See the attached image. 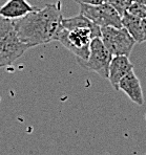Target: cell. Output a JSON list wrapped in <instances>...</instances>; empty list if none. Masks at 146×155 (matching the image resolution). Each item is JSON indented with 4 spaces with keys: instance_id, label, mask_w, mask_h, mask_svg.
I'll return each instance as SVG.
<instances>
[{
    "instance_id": "cell-12",
    "label": "cell",
    "mask_w": 146,
    "mask_h": 155,
    "mask_svg": "<svg viewBox=\"0 0 146 155\" xmlns=\"http://www.w3.org/2000/svg\"><path fill=\"white\" fill-rule=\"evenodd\" d=\"M105 2H107L108 4H110L116 11L121 15L122 17L125 13L128 11L129 6L133 3V0H105Z\"/></svg>"
},
{
    "instance_id": "cell-13",
    "label": "cell",
    "mask_w": 146,
    "mask_h": 155,
    "mask_svg": "<svg viewBox=\"0 0 146 155\" xmlns=\"http://www.w3.org/2000/svg\"><path fill=\"white\" fill-rule=\"evenodd\" d=\"M131 14L137 16L140 19H145L146 18V5H143V4L137 3V2H133L131 5L129 6L128 11Z\"/></svg>"
},
{
    "instance_id": "cell-10",
    "label": "cell",
    "mask_w": 146,
    "mask_h": 155,
    "mask_svg": "<svg viewBox=\"0 0 146 155\" xmlns=\"http://www.w3.org/2000/svg\"><path fill=\"white\" fill-rule=\"evenodd\" d=\"M122 26L126 29L136 43L144 42V34H143L142 19L138 18L129 12H126L122 16Z\"/></svg>"
},
{
    "instance_id": "cell-9",
    "label": "cell",
    "mask_w": 146,
    "mask_h": 155,
    "mask_svg": "<svg viewBox=\"0 0 146 155\" xmlns=\"http://www.w3.org/2000/svg\"><path fill=\"white\" fill-rule=\"evenodd\" d=\"M35 10L36 8L32 6L26 0H8L6 3L0 8V16L6 19L16 20Z\"/></svg>"
},
{
    "instance_id": "cell-7",
    "label": "cell",
    "mask_w": 146,
    "mask_h": 155,
    "mask_svg": "<svg viewBox=\"0 0 146 155\" xmlns=\"http://www.w3.org/2000/svg\"><path fill=\"white\" fill-rule=\"evenodd\" d=\"M134 70V64L129 61V57L113 56L108 68V81L116 90H119L120 81L127 74Z\"/></svg>"
},
{
    "instance_id": "cell-6",
    "label": "cell",
    "mask_w": 146,
    "mask_h": 155,
    "mask_svg": "<svg viewBox=\"0 0 146 155\" xmlns=\"http://www.w3.org/2000/svg\"><path fill=\"white\" fill-rule=\"evenodd\" d=\"M80 14L100 27H122V17L110 4L104 1L100 4H79Z\"/></svg>"
},
{
    "instance_id": "cell-14",
    "label": "cell",
    "mask_w": 146,
    "mask_h": 155,
    "mask_svg": "<svg viewBox=\"0 0 146 155\" xmlns=\"http://www.w3.org/2000/svg\"><path fill=\"white\" fill-rule=\"evenodd\" d=\"M79 4H100L103 3L105 0H74Z\"/></svg>"
},
{
    "instance_id": "cell-11",
    "label": "cell",
    "mask_w": 146,
    "mask_h": 155,
    "mask_svg": "<svg viewBox=\"0 0 146 155\" xmlns=\"http://www.w3.org/2000/svg\"><path fill=\"white\" fill-rule=\"evenodd\" d=\"M62 26L67 31L74 28H78V27H90V28H96V27H100L96 25L93 22L90 21V19L83 16L82 14H79L78 16L70 18H62Z\"/></svg>"
},
{
    "instance_id": "cell-8",
    "label": "cell",
    "mask_w": 146,
    "mask_h": 155,
    "mask_svg": "<svg viewBox=\"0 0 146 155\" xmlns=\"http://www.w3.org/2000/svg\"><path fill=\"white\" fill-rule=\"evenodd\" d=\"M118 88L119 90L123 91L134 104L139 106H142L144 104V95H143L140 80L136 76L134 70L121 80Z\"/></svg>"
},
{
    "instance_id": "cell-15",
    "label": "cell",
    "mask_w": 146,
    "mask_h": 155,
    "mask_svg": "<svg viewBox=\"0 0 146 155\" xmlns=\"http://www.w3.org/2000/svg\"><path fill=\"white\" fill-rule=\"evenodd\" d=\"M142 27H143V34H144V42H146V18L142 19Z\"/></svg>"
},
{
    "instance_id": "cell-4",
    "label": "cell",
    "mask_w": 146,
    "mask_h": 155,
    "mask_svg": "<svg viewBox=\"0 0 146 155\" xmlns=\"http://www.w3.org/2000/svg\"><path fill=\"white\" fill-rule=\"evenodd\" d=\"M111 58L113 54L105 47L103 41L100 37H97L90 41L88 58L86 60H77V62L84 69L93 71L100 77L107 79Z\"/></svg>"
},
{
    "instance_id": "cell-3",
    "label": "cell",
    "mask_w": 146,
    "mask_h": 155,
    "mask_svg": "<svg viewBox=\"0 0 146 155\" xmlns=\"http://www.w3.org/2000/svg\"><path fill=\"white\" fill-rule=\"evenodd\" d=\"M29 48L18 37L13 20L0 16V68L11 66Z\"/></svg>"
},
{
    "instance_id": "cell-1",
    "label": "cell",
    "mask_w": 146,
    "mask_h": 155,
    "mask_svg": "<svg viewBox=\"0 0 146 155\" xmlns=\"http://www.w3.org/2000/svg\"><path fill=\"white\" fill-rule=\"evenodd\" d=\"M61 2L46 4L44 8H36L19 19L13 20L18 37L31 47L46 44L55 41L62 28Z\"/></svg>"
},
{
    "instance_id": "cell-16",
    "label": "cell",
    "mask_w": 146,
    "mask_h": 155,
    "mask_svg": "<svg viewBox=\"0 0 146 155\" xmlns=\"http://www.w3.org/2000/svg\"><path fill=\"white\" fill-rule=\"evenodd\" d=\"M134 2H137V3L143 4V5H146V0H133Z\"/></svg>"
},
{
    "instance_id": "cell-5",
    "label": "cell",
    "mask_w": 146,
    "mask_h": 155,
    "mask_svg": "<svg viewBox=\"0 0 146 155\" xmlns=\"http://www.w3.org/2000/svg\"><path fill=\"white\" fill-rule=\"evenodd\" d=\"M101 40L113 56L129 57L136 41L124 27H101Z\"/></svg>"
},
{
    "instance_id": "cell-2",
    "label": "cell",
    "mask_w": 146,
    "mask_h": 155,
    "mask_svg": "<svg viewBox=\"0 0 146 155\" xmlns=\"http://www.w3.org/2000/svg\"><path fill=\"white\" fill-rule=\"evenodd\" d=\"M97 37H101V27H78L67 31L62 26L55 41L73 52L77 60H86L90 54V41Z\"/></svg>"
}]
</instances>
